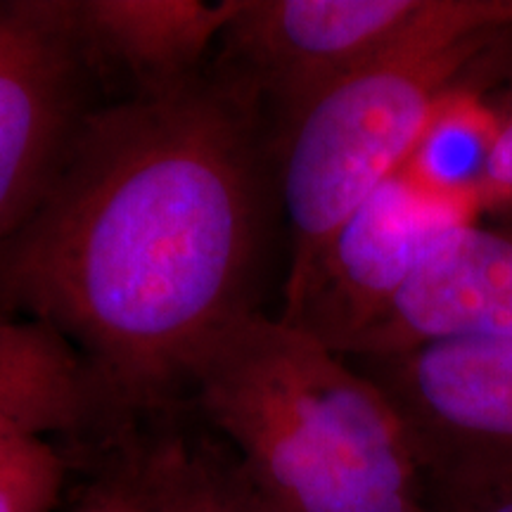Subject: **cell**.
I'll return each mask as SVG.
<instances>
[{"label": "cell", "mask_w": 512, "mask_h": 512, "mask_svg": "<svg viewBox=\"0 0 512 512\" xmlns=\"http://www.w3.org/2000/svg\"><path fill=\"white\" fill-rule=\"evenodd\" d=\"M283 228L264 107L211 64L98 105L0 249V316L79 351L117 444L183 413L209 349L264 299Z\"/></svg>", "instance_id": "cell-1"}, {"label": "cell", "mask_w": 512, "mask_h": 512, "mask_svg": "<svg viewBox=\"0 0 512 512\" xmlns=\"http://www.w3.org/2000/svg\"><path fill=\"white\" fill-rule=\"evenodd\" d=\"M183 411L226 448L261 512H427V475L382 389L278 316L230 328Z\"/></svg>", "instance_id": "cell-2"}, {"label": "cell", "mask_w": 512, "mask_h": 512, "mask_svg": "<svg viewBox=\"0 0 512 512\" xmlns=\"http://www.w3.org/2000/svg\"><path fill=\"white\" fill-rule=\"evenodd\" d=\"M512 29V0H472L320 93L275 138L287 238L283 297L297 290L337 228L399 174L467 64Z\"/></svg>", "instance_id": "cell-3"}, {"label": "cell", "mask_w": 512, "mask_h": 512, "mask_svg": "<svg viewBox=\"0 0 512 512\" xmlns=\"http://www.w3.org/2000/svg\"><path fill=\"white\" fill-rule=\"evenodd\" d=\"M472 0H238L216 67L264 107L273 136L344 76Z\"/></svg>", "instance_id": "cell-4"}, {"label": "cell", "mask_w": 512, "mask_h": 512, "mask_svg": "<svg viewBox=\"0 0 512 512\" xmlns=\"http://www.w3.org/2000/svg\"><path fill=\"white\" fill-rule=\"evenodd\" d=\"M98 74L69 0H0V249L60 176Z\"/></svg>", "instance_id": "cell-5"}, {"label": "cell", "mask_w": 512, "mask_h": 512, "mask_svg": "<svg viewBox=\"0 0 512 512\" xmlns=\"http://www.w3.org/2000/svg\"><path fill=\"white\" fill-rule=\"evenodd\" d=\"M479 214L472 197L439 195L399 171L337 228L278 318L347 356L439 240Z\"/></svg>", "instance_id": "cell-6"}, {"label": "cell", "mask_w": 512, "mask_h": 512, "mask_svg": "<svg viewBox=\"0 0 512 512\" xmlns=\"http://www.w3.org/2000/svg\"><path fill=\"white\" fill-rule=\"evenodd\" d=\"M361 363L406 425L427 482L512 472V335L437 339Z\"/></svg>", "instance_id": "cell-7"}, {"label": "cell", "mask_w": 512, "mask_h": 512, "mask_svg": "<svg viewBox=\"0 0 512 512\" xmlns=\"http://www.w3.org/2000/svg\"><path fill=\"white\" fill-rule=\"evenodd\" d=\"M472 335H512V230L467 223L444 235L347 356L366 361Z\"/></svg>", "instance_id": "cell-8"}, {"label": "cell", "mask_w": 512, "mask_h": 512, "mask_svg": "<svg viewBox=\"0 0 512 512\" xmlns=\"http://www.w3.org/2000/svg\"><path fill=\"white\" fill-rule=\"evenodd\" d=\"M95 64L117 67L131 93L174 86L207 67L238 0H69Z\"/></svg>", "instance_id": "cell-9"}, {"label": "cell", "mask_w": 512, "mask_h": 512, "mask_svg": "<svg viewBox=\"0 0 512 512\" xmlns=\"http://www.w3.org/2000/svg\"><path fill=\"white\" fill-rule=\"evenodd\" d=\"M0 408L41 437L74 441L83 458L114 444L91 370L67 339L36 320L0 316Z\"/></svg>", "instance_id": "cell-10"}, {"label": "cell", "mask_w": 512, "mask_h": 512, "mask_svg": "<svg viewBox=\"0 0 512 512\" xmlns=\"http://www.w3.org/2000/svg\"><path fill=\"white\" fill-rule=\"evenodd\" d=\"M117 451L136 475L152 512H261L228 451L183 415L145 427Z\"/></svg>", "instance_id": "cell-11"}, {"label": "cell", "mask_w": 512, "mask_h": 512, "mask_svg": "<svg viewBox=\"0 0 512 512\" xmlns=\"http://www.w3.org/2000/svg\"><path fill=\"white\" fill-rule=\"evenodd\" d=\"M501 128L503 119L491 105L460 83L439 102L401 171L439 195L479 202Z\"/></svg>", "instance_id": "cell-12"}, {"label": "cell", "mask_w": 512, "mask_h": 512, "mask_svg": "<svg viewBox=\"0 0 512 512\" xmlns=\"http://www.w3.org/2000/svg\"><path fill=\"white\" fill-rule=\"evenodd\" d=\"M69 456L17 427L0 439V512H50L67 482Z\"/></svg>", "instance_id": "cell-13"}, {"label": "cell", "mask_w": 512, "mask_h": 512, "mask_svg": "<svg viewBox=\"0 0 512 512\" xmlns=\"http://www.w3.org/2000/svg\"><path fill=\"white\" fill-rule=\"evenodd\" d=\"M427 512H512V472L432 479Z\"/></svg>", "instance_id": "cell-14"}, {"label": "cell", "mask_w": 512, "mask_h": 512, "mask_svg": "<svg viewBox=\"0 0 512 512\" xmlns=\"http://www.w3.org/2000/svg\"><path fill=\"white\" fill-rule=\"evenodd\" d=\"M98 465L74 512H152L136 475L119 451L91 460Z\"/></svg>", "instance_id": "cell-15"}, {"label": "cell", "mask_w": 512, "mask_h": 512, "mask_svg": "<svg viewBox=\"0 0 512 512\" xmlns=\"http://www.w3.org/2000/svg\"><path fill=\"white\" fill-rule=\"evenodd\" d=\"M482 211H512V117L503 121L479 190Z\"/></svg>", "instance_id": "cell-16"}, {"label": "cell", "mask_w": 512, "mask_h": 512, "mask_svg": "<svg viewBox=\"0 0 512 512\" xmlns=\"http://www.w3.org/2000/svg\"><path fill=\"white\" fill-rule=\"evenodd\" d=\"M17 427H24V425H19V422L12 418V415H8L3 411V408H0V439L5 437V434L8 432H12V430H17ZM24 430H27V427H24ZM31 432V430H29Z\"/></svg>", "instance_id": "cell-17"}]
</instances>
